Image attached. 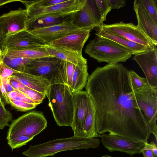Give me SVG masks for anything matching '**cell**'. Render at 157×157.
<instances>
[{
  "instance_id": "obj_1",
  "label": "cell",
  "mask_w": 157,
  "mask_h": 157,
  "mask_svg": "<svg viewBox=\"0 0 157 157\" xmlns=\"http://www.w3.org/2000/svg\"><path fill=\"white\" fill-rule=\"evenodd\" d=\"M85 89L94 108L98 134L108 132L147 142L151 130L136 100L129 70L123 65L97 67L89 76Z\"/></svg>"
},
{
  "instance_id": "obj_2",
  "label": "cell",
  "mask_w": 157,
  "mask_h": 157,
  "mask_svg": "<svg viewBox=\"0 0 157 157\" xmlns=\"http://www.w3.org/2000/svg\"><path fill=\"white\" fill-rule=\"evenodd\" d=\"M46 96L57 125L71 127L74 103L73 94L69 87L64 83L50 85Z\"/></svg>"
},
{
  "instance_id": "obj_3",
  "label": "cell",
  "mask_w": 157,
  "mask_h": 157,
  "mask_svg": "<svg viewBox=\"0 0 157 157\" xmlns=\"http://www.w3.org/2000/svg\"><path fill=\"white\" fill-rule=\"evenodd\" d=\"M100 144V141L98 139L82 138L73 136L30 145L27 150L22 153V154L28 157L53 156L56 153L64 151L95 148L99 146Z\"/></svg>"
},
{
  "instance_id": "obj_4",
  "label": "cell",
  "mask_w": 157,
  "mask_h": 157,
  "mask_svg": "<svg viewBox=\"0 0 157 157\" xmlns=\"http://www.w3.org/2000/svg\"><path fill=\"white\" fill-rule=\"evenodd\" d=\"M84 52L98 62H105L108 64L125 62L132 55L129 51L115 42L97 36L89 41Z\"/></svg>"
},
{
  "instance_id": "obj_5",
  "label": "cell",
  "mask_w": 157,
  "mask_h": 157,
  "mask_svg": "<svg viewBox=\"0 0 157 157\" xmlns=\"http://www.w3.org/2000/svg\"><path fill=\"white\" fill-rule=\"evenodd\" d=\"M43 113L35 111L26 113L13 120L7 133V140L21 136L34 137L47 127Z\"/></svg>"
},
{
  "instance_id": "obj_6",
  "label": "cell",
  "mask_w": 157,
  "mask_h": 157,
  "mask_svg": "<svg viewBox=\"0 0 157 157\" xmlns=\"http://www.w3.org/2000/svg\"><path fill=\"white\" fill-rule=\"evenodd\" d=\"M61 60L50 56L33 59L26 65L25 71L44 78L50 85L64 83Z\"/></svg>"
},
{
  "instance_id": "obj_7",
  "label": "cell",
  "mask_w": 157,
  "mask_h": 157,
  "mask_svg": "<svg viewBox=\"0 0 157 157\" xmlns=\"http://www.w3.org/2000/svg\"><path fill=\"white\" fill-rule=\"evenodd\" d=\"M86 0H67L66 1L44 7H26L27 12V26H30L37 19L49 15L67 16L81 10Z\"/></svg>"
},
{
  "instance_id": "obj_8",
  "label": "cell",
  "mask_w": 157,
  "mask_h": 157,
  "mask_svg": "<svg viewBox=\"0 0 157 157\" xmlns=\"http://www.w3.org/2000/svg\"><path fill=\"white\" fill-rule=\"evenodd\" d=\"M157 89L149 85L136 91H133L136 103L142 111L145 118L155 136L157 142Z\"/></svg>"
},
{
  "instance_id": "obj_9",
  "label": "cell",
  "mask_w": 157,
  "mask_h": 157,
  "mask_svg": "<svg viewBox=\"0 0 157 157\" xmlns=\"http://www.w3.org/2000/svg\"><path fill=\"white\" fill-rule=\"evenodd\" d=\"M105 29L128 40L143 45L149 49L155 45L133 23H124L123 21L111 24H103L101 26Z\"/></svg>"
},
{
  "instance_id": "obj_10",
  "label": "cell",
  "mask_w": 157,
  "mask_h": 157,
  "mask_svg": "<svg viewBox=\"0 0 157 157\" xmlns=\"http://www.w3.org/2000/svg\"><path fill=\"white\" fill-rule=\"evenodd\" d=\"M73 23L81 29L98 28L103 25L100 12L95 0H86L82 9L72 14Z\"/></svg>"
},
{
  "instance_id": "obj_11",
  "label": "cell",
  "mask_w": 157,
  "mask_h": 157,
  "mask_svg": "<svg viewBox=\"0 0 157 157\" xmlns=\"http://www.w3.org/2000/svg\"><path fill=\"white\" fill-rule=\"evenodd\" d=\"M73 94L74 109L71 127L74 132L73 136L86 138L84 128L89 112L90 99L86 91L82 90Z\"/></svg>"
},
{
  "instance_id": "obj_12",
  "label": "cell",
  "mask_w": 157,
  "mask_h": 157,
  "mask_svg": "<svg viewBox=\"0 0 157 157\" xmlns=\"http://www.w3.org/2000/svg\"><path fill=\"white\" fill-rule=\"evenodd\" d=\"M45 44L39 37L25 29L8 37L3 47L7 51L40 50Z\"/></svg>"
},
{
  "instance_id": "obj_13",
  "label": "cell",
  "mask_w": 157,
  "mask_h": 157,
  "mask_svg": "<svg viewBox=\"0 0 157 157\" xmlns=\"http://www.w3.org/2000/svg\"><path fill=\"white\" fill-rule=\"evenodd\" d=\"M101 142L110 152L119 151L131 155L140 154L145 145V142L134 141L119 136L103 134L100 135Z\"/></svg>"
},
{
  "instance_id": "obj_14",
  "label": "cell",
  "mask_w": 157,
  "mask_h": 157,
  "mask_svg": "<svg viewBox=\"0 0 157 157\" xmlns=\"http://www.w3.org/2000/svg\"><path fill=\"white\" fill-rule=\"evenodd\" d=\"M26 9L11 10L0 16V33L7 37L28 29Z\"/></svg>"
},
{
  "instance_id": "obj_15",
  "label": "cell",
  "mask_w": 157,
  "mask_h": 157,
  "mask_svg": "<svg viewBox=\"0 0 157 157\" xmlns=\"http://www.w3.org/2000/svg\"><path fill=\"white\" fill-rule=\"evenodd\" d=\"M81 29L75 25L70 19L49 27L28 30L46 44H49Z\"/></svg>"
},
{
  "instance_id": "obj_16",
  "label": "cell",
  "mask_w": 157,
  "mask_h": 157,
  "mask_svg": "<svg viewBox=\"0 0 157 157\" xmlns=\"http://www.w3.org/2000/svg\"><path fill=\"white\" fill-rule=\"evenodd\" d=\"M144 73L148 83L152 87L157 89V49L156 46L138 53L132 57Z\"/></svg>"
},
{
  "instance_id": "obj_17",
  "label": "cell",
  "mask_w": 157,
  "mask_h": 157,
  "mask_svg": "<svg viewBox=\"0 0 157 157\" xmlns=\"http://www.w3.org/2000/svg\"><path fill=\"white\" fill-rule=\"evenodd\" d=\"M90 29H81L48 44L82 54L83 47L90 36Z\"/></svg>"
},
{
  "instance_id": "obj_18",
  "label": "cell",
  "mask_w": 157,
  "mask_h": 157,
  "mask_svg": "<svg viewBox=\"0 0 157 157\" xmlns=\"http://www.w3.org/2000/svg\"><path fill=\"white\" fill-rule=\"evenodd\" d=\"M138 24L140 30L152 42L153 44L157 45V23L143 8L133 4Z\"/></svg>"
},
{
  "instance_id": "obj_19",
  "label": "cell",
  "mask_w": 157,
  "mask_h": 157,
  "mask_svg": "<svg viewBox=\"0 0 157 157\" xmlns=\"http://www.w3.org/2000/svg\"><path fill=\"white\" fill-rule=\"evenodd\" d=\"M9 78L45 95L51 85L48 80L44 78L24 72L17 71Z\"/></svg>"
},
{
  "instance_id": "obj_20",
  "label": "cell",
  "mask_w": 157,
  "mask_h": 157,
  "mask_svg": "<svg viewBox=\"0 0 157 157\" xmlns=\"http://www.w3.org/2000/svg\"><path fill=\"white\" fill-rule=\"evenodd\" d=\"M40 50L50 56L70 62L75 66L87 63V60L82 56V54L63 48L45 44Z\"/></svg>"
},
{
  "instance_id": "obj_21",
  "label": "cell",
  "mask_w": 157,
  "mask_h": 157,
  "mask_svg": "<svg viewBox=\"0 0 157 157\" xmlns=\"http://www.w3.org/2000/svg\"><path fill=\"white\" fill-rule=\"evenodd\" d=\"M96 32L94 34L96 36L106 38L115 42L128 50L132 55H135L149 50L143 45L116 35L101 26L96 28Z\"/></svg>"
},
{
  "instance_id": "obj_22",
  "label": "cell",
  "mask_w": 157,
  "mask_h": 157,
  "mask_svg": "<svg viewBox=\"0 0 157 157\" xmlns=\"http://www.w3.org/2000/svg\"><path fill=\"white\" fill-rule=\"evenodd\" d=\"M89 76L87 64L75 66L71 88L73 94L82 90L86 84Z\"/></svg>"
},
{
  "instance_id": "obj_23",
  "label": "cell",
  "mask_w": 157,
  "mask_h": 157,
  "mask_svg": "<svg viewBox=\"0 0 157 157\" xmlns=\"http://www.w3.org/2000/svg\"><path fill=\"white\" fill-rule=\"evenodd\" d=\"M72 14L67 16L49 15L43 17L35 21L28 29L48 27L61 23L71 19Z\"/></svg>"
},
{
  "instance_id": "obj_24",
  "label": "cell",
  "mask_w": 157,
  "mask_h": 157,
  "mask_svg": "<svg viewBox=\"0 0 157 157\" xmlns=\"http://www.w3.org/2000/svg\"><path fill=\"white\" fill-rule=\"evenodd\" d=\"M90 101L89 112L85 122L84 131L86 138L92 139L99 137L100 135L97 132L96 130L94 108L90 100Z\"/></svg>"
},
{
  "instance_id": "obj_25",
  "label": "cell",
  "mask_w": 157,
  "mask_h": 157,
  "mask_svg": "<svg viewBox=\"0 0 157 157\" xmlns=\"http://www.w3.org/2000/svg\"><path fill=\"white\" fill-rule=\"evenodd\" d=\"M1 57L3 62L7 66L14 70L22 72H25L26 64L33 59L9 56L3 52Z\"/></svg>"
},
{
  "instance_id": "obj_26",
  "label": "cell",
  "mask_w": 157,
  "mask_h": 157,
  "mask_svg": "<svg viewBox=\"0 0 157 157\" xmlns=\"http://www.w3.org/2000/svg\"><path fill=\"white\" fill-rule=\"evenodd\" d=\"M7 55L28 59H34L50 56L45 52L40 50H25L20 51H3Z\"/></svg>"
},
{
  "instance_id": "obj_27",
  "label": "cell",
  "mask_w": 157,
  "mask_h": 157,
  "mask_svg": "<svg viewBox=\"0 0 157 157\" xmlns=\"http://www.w3.org/2000/svg\"><path fill=\"white\" fill-rule=\"evenodd\" d=\"M133 4L143 8L157 23V0H135Z\"/></svg>"
},
{
  "instance_id": "obj_28",
  "label": "cell",
  "mask_w": 157,
  "mask_h": 157,
  "mask_svg": "<svg viewBox=\"0 0 157 157\" xmlns=\"http://www.w3.org/2000/svg\"><path fill=\"white\" fill-rule=\"evenodd\" d=\"M63 67L64 83L71 90L72 80L75 65L73 64L63 60H61Z\"/></svg>"
},
{
  "instance_id": "obj_29",
  "label": "cell",
  "mask_w": 157,
  "mask_h": 157,
  "mask_svg": "<svg viewBox=\"0 0 157 157\" xmlns=\"http://www.w3.org/2000/svg\"><path fill=\"white\" fill-rule=\"evenodd\" d=\"M129 74L133 91L139 90L149 85L146 78L140 76L133 70L129 71Z\"/></svg>"
},
{
  "instance_id": "obj_30",
  "label": "cell",
  "mask_w": 157,
  "mask_h": 157,
  "mask_svg": "<svg viewBox=\"0 0 157 157\" xmlns=\"http://www.w3.org/2000/svg\"><path fill=\"white\" fill-rule=\"evenodd\" d=\"M67 0H38L29 1H19L23 3L26 7L37 8L46 7L61 3Z\"/></svg>"
},
{
  "instance_id": "obj_31",
  "label": "cell",
  "mask_w": 157,
  "mask_h": 157,
  "mask_svg": "<svg viewBox=\"0 0 157 157\" xmlns=\"http://www.w3.org/2000/svg\"><path fill=\"white\" fill-rule=\"evenodd\" d=\"M15 89L25 95L37 105L41 103L46 98L45 94L28 88Z\"/></svg>"
},
{
  "instance_id": "obj_32",
  "label": "cell",
  "mask_w": 157,
  "mask_h": 157,
  "mask_svg": "<svg viewBox=\"0 0 157 157\" xmlns=\"http://www.w3.org/2000/svg\"><path fill=\"white\" fill-rule=\"evenodd\" d=\"M12 118V113L6 108L3 102L2 101L0 102V129L9 126V122Z\"/></svg>"
},
{
  "instance_id": "obj_33",
  "label": "cell",
  "mask_w": 157,
  "mask_h": 157,
  "mask_svg": "<svg viewBox=\"0 0 157 157\" xmlns=\"http://www.w3.org/2000/svg\"><path fill=\"white\" fill-rule=\"evenodd\" d=\"M34 137L21 136L7 140V144L13 150L26 145L29 142L32 140Z\"/></svg>"
},
{
  "instance_id": "obj_34",
  "label": "cell",
  "mask_w": 157,
  "mask_h": 157,
  "mask_svg": "<svg viewBox=\"0 0 157 157\" xmlns=\"http://www.w3.org/2000/svg\"><path fill=\"white\" fill-rule=\"evenodd\" d=\"M10 105L17 110L21 111H26L33 109L37 105L23 102L10 99Z\"/></svg>"
},
{
  "instance_id": "obj_35",
  "label": "cell",
  "mask_w": 157,
  "mask_h": 157,
  "mask_svg": "<svg viewBox=\"0 0 157 157\" xmlns=\"http://www.w3.org/2000/svg\"><path fill=\"white\" fill-rule=\"evenodd\" d=\"M95 1L100 12L103 21H106L107 15L112 10L107 0H95Z\"/></svg>"
},
{
  "instance_id": "obj_36",
  "label": "cell",
  "mask_w": 157,
  "mask_h": 157,
  "mask_svg": "<svg viewBox=\"0 0 157 157\" xmlns=\"http://www.w3.org/2000/svg\"><path fill=\"white\" fill-rule=\"evenodd\" d=\"M17 71L6 64L1 57L0 59V77L2 79L9 78Z\"/></svg>"
},
{
  "instance_id": "obj_37",
  "label": "cell",
  "mask_w": 157,
  "mask_h": 157,
  "mask_svg": "<svg viewBox=\"0 0 157 157\" xmlns=\"http://www.w3.org/2000/svg\"><path fill=\"white\" fill-rule=\"evenodd\" d=\"M17 92V95L13 100L23 102L29 104L37 105L25 95L15 89Z\"/></svg>"
},
{
  "instance_id": "obj_38",
  "label": "cell",
  "mask_w": 157,
  "mask_h": 157,
  "mask_svg": "<svg viewBox=\"0 0 157 157\" xmlns=\"http://www.w3.org/2000/svg\"><path fill=\"white\" fill-rule=\"evenodd\" d=\"M111 9H119L124 7L126 2L125 0H107Z\"/></svg>"
},
{
  "instance_id": "obj_39",
  "label": "cell",
  "mask_w": 157,
  "mask_h": 157,
  "mask_svg": "<svg viewBox=\"0 0 157 157\" xmlns=\"http://www.w3.org/2000/svg\"><path fill=\"white\" fill-rule=\"evenodd\" d=\"M0 86L1 93L6 103L10 104V99L8 97V93L3 84L2 79L0 77Z\"/></svg>"
},
{
  "instance_id": "obj_40",
  "label": "cell",
  "mask_w": 157,
  "mask_h": 157,
  "mask_svg": "<svg viewBox=\"0 0 157 157\" xmlns=\"http://www.w3.org/2000/svg\"><path fill=\"white\" fill-rule=\"evenodd\" d=\"M2 79L7 93L14 91L15 90V89L11 84L10 82V79L9 78H5L4 79L2 78Z\"/></svg>"
},
{
  "instance_id": "obj_41",
  "label": "cell",
  "mask_w": 157,
  "mask_h": 157,
  "mask_svg": "<svg viewBox=\"0 0 157 157\" xmlns=\"http://www.w3.org/2000/svg\"><path fill=\"white\" fill-rule=\"evenodd\" d=\"M145 146L152 151L154 157H157V142L155 143L154 141H152L149 143L146 142Z\"/></svg>"
},
{
  "instance_id": "obj_42",
  "label": "cell",
  "mask_w": 157,
  "mask_h": 157,
  "mask_svg": "<svg viewBox=\"0 0 157 157\" xmlns=\"http://www.w3.org/2000/svg\"><path fill=\"white\" fill-rule=\"evenodd\" d=\"M10 82L15 89H25L28 88L20 82L15 80L10 79Z\"/></svg>"
},
{
  "instance_id": "obj_43",
  "label": "cell",
  "mask_w": 157,
  "mask_h": 157,
  "mask_svg": "<svg viewBox=\"0 0 157 157\" xmlns=\"http://www.w3.org/2000/svg\"><path fill=\"white\" fill-rule=\"evenodd\" d=\"M141 153L143 154L144 157H154L152 151L145 145Z\"/></svg>"
},
{
  "instance_id": "obj_44",
  "label": "cell",
  "mask_w": 157,
  "mask_h": 157,
  "mask_svg": "<svg viewBox=\"0 0 157 157\" xmlns=\"http://www.w3.org/2000/svg\"><path fill=\"white\" fill-rule=\"evenodd\" d=\"M6 1V0H0V6H2V5H4L5 4H6V3H7L9 2H13V1Z\"/></svg>"
},
{
  "instance_id": "obj_45",
  "label": "cell",
  "mask_w": 157,
  "mask_h": 157,
  "mask_svg": "<svg viewBox=\"0 0 157 157\" xmlns=\"http://www.w3.org/2000/svg\"><path fill=\"white\" fill-rule=\"evenodd\" d=\"M101 157H112L110 155H105L104 156H101Z\"/></svg>"
},
{
  "instance_id": "obj_46",
  "label": "cell",
  "mask_w": 157,
  "mask_h": 157,
  "mask_svg": "<svg viewBox=\"0 0 157 157\" xmlns=\"http://www.w3.org/2000/svg\"><path fill=\"white\" fill-rule=\"evenodd\" d=\"M2 51L1 50H0V59L2 56Z\"/></svg>"
},
{
  "instance_id": "obj_47",
  "label": "cell",
  "mask_w": 157,
  "mask_h": 157,
  "mask_svg": "<svg viewBox=\"0 0 157 157\" xmlns=\"http://www.w3.org/2000/svg\"><path fill=\"white\" fill-rule=\"evenodd\" d=\"M1 93L0 86V102H1L2 101V100H1Z\"/></svg>"
}]
</instances>
